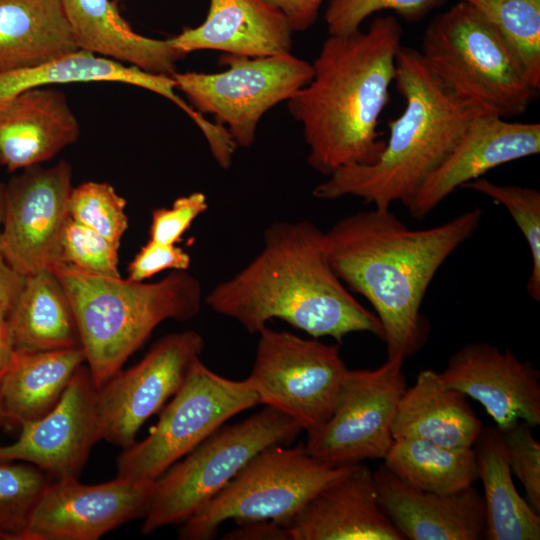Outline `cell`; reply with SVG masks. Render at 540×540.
Wrapping results in <instances>:
<instances>
[{"label": "cell", "mask_w": 540, "mask_h": 540, "mask_svg": "<svg viewBox=\"0 0 540 540\" xmlns=\"http://www.w3.org/2000/svg\"><path fill=\"white\" fill-rule=\"evenodd\" d=\"M470 209L434 227L411 229L389 208L350 214L324 232L327 259L352 291L372 305L387 357L404 361L425 344L429 325L421 305L444 262L481 225Z\"/></svg>", "instance_id": "6da1fadb"}, {"label": "cell", "mask_w": 540, "mask_h": 540, "mask_svg": "<svg viewBox=\"0 0 540 540\" xmlns=\"http://www.w3.org/2000/svg\"><path fill=\"white\" fill-rule=\"evenodd\" d=\"M205 302L251 334L276 318L313 338L329 336L338 344L353 332L383 338L377 316L332 269L324 231L309 221L272 223L264 231L262 250L236 275L216 285Z\"/></svg>", "instance_id": "7a4b0ae2"}, {"label": "cell", "mask_w": 540, "mask_h": 540, "mask_svg": "<svg viewBox=\"0 0 540 540\" xmlns=\"http://www.w3.org/2000/svg\"><path fill=\"white\" fill-rule=\"evenodd\" d=\"M402 27L396 16L375 18L367 31L329 35L312 63L313 77L287 105L302 125L307 162L322 175L371 165L385 148L377 127L395 78Z\"/></svg>", "instance_id": "3957f363"}, {"label": "cell", "mask_w": 540, "mask_h": 540, "mask_svg": "<svg viewBox=\"0 0 540 540\" xmlns=\"http://www.w3.org/2000/svg\"><path fill=\"white\" fill-rule=\"evenodd\" d=\"M394 82L405 108L389 121V138L377 161L337 169L313 189L314 197L353 196L375 207L389 208L394 202L407 207L477 115L413 48H399Z\"/></svg>", "instance_id": "277c9868"}, {"label": "cell", "mask_w": 540, "mask_h": 540, "mask_svg": "<svg viewBox=\"0 0 540 540\" xmlns=\"http://www.w3.org/2000/svg\"><path fill=\"white\" fill-rule=\"evenodd\" d=\"M50 270L73 308L96 388L122 369L160 323L191 320L201 309L202 287L187 270H172L153 283L94 274L67 264Z\"/></svg>", "instance_id": "5b68a950"}, {"label": "cell", "mask_w": 540, "mask_h": 540, "mask_svg": "<svg viewBox=\"0 0 540 540\" xmlns=\"http://www.w3.org/2000/svg\"><path fill=\"white\" fill-rule=\"evenodd\" d=\"M420 53L435 76L477 115H521L536 97L499 33L464 0L432 19Z\"/></svg>", "instance_id": "8992f818"}, {"label": "cell", "mask_w": 540, "mask_h": 540, "mask_svg": "<svg viewBox=\"0 0 540 540\" xmlns=\"http://www.w3.org/2000/svg\"><path fill=\"white\" fill-rule=\"evenodd\" d=\"M302 427L266 406L233 425L221 426L154 481L141 532L182 524L212 500L260 451L290 444Z\"/></svg>", "instance_id": "52a82bcc"}, {"label": "cell", "mask_w": 540, "mask_h": 540, "mask_svg": "<svg viewBox=\"0 0 540 540\" xmlns=\"http://www.w3.org/2000/svg\"><path fill=\"white\" fill-rule=\"evenodd\" d=\"M353 465L332 466L304 445L276 444L256 454L202 509L182 523V540H209L227 520H270L283 526L317 492Z\"/></svg>", "instance_id": "ba28073f"}, {"label": "cell", "mask_w": 540, "mask_h": 540, "mask_svg": "<svg viewBox=\"0 0 540 540\" xmlns=\"http://www.w3.org/2000/svg\"><path fill=\"white\" fill-rule=\"evenodd\" d=\"M258 404L248 378H225L197 358L148 436L119 454L116 476L154 482L230 418Z\"/></svg>", "instance_id": "9c48e42d"}, {"label": "cell", "mask_w": 540, "mask_h": 540, "mask_svg": "<svg viewBox=\"0 0 540 540\" xmlns=\"http://www.w3.org/2000/svg\"><path fill=\"white\" fill-rule=\"evenodd\" d=\"M218 73L175 72L176 90L201 114L215 117L237 146L250 147L262 116L289 100L313 77V66L291 52L263 57L224 53Z\"/></svg>", "instance_id": "30bf717a"}, {"label": "cell", "mask_w": 540, "mask_h": 540, "mask_svg": "<svg viewBox=\"0 0 540 540\" xmlns=\"http://www.w3.org/2000/svg\"><path fill=\"white\" fill-rule=\"evenodd\" d=\"M259 335L248 377L259 404L288 415L307 432L325 423L339 403L349 371L339 344L267 326Z\"/></svg>", "instance_id": "8fae6325"}, {"label": "cell", "mask_w": 540, "mask_h": 540, "mask_svg": "<svg viewBox=\"0 0 540 540\" xmlns=\"http://www.w3.org/2000/svg\"><path fill=\"white\" fill-rule=\"evenodd\" d=\"M403 363L399 357H387L373 370L349 369L335 411L307 432L308 453L332 466L384 459L394 440L398 401L407 388Z\"/></svg>", "instance_id": "7c38bea8"}, {"label": "cell", "mask_w": 540, "mask_h": 540, "mask_svg": "<svg viewBox=\"0 0 540 540\" xmlns=\"http://www.w3.org/2000/svg\"><path fill=\"white\" fill-rule=\"evenodd\" d=\"M204 348L205 341L196 331L168 334L140 362L120 369L96 388L101 440L123 449L131 446L145 421L180 389Z\"/></svg>", "instance_id": "4fadbf2b"}, {"label": "cell", "mask_w": 540, "mask_h": 540, "mask_svg": "<svg viewBox=\"0 0 540 540\" xmlns=\"http://www.w3.org/2000/svg\"><path fill=\"white\" fill-rule=\"evenodd\" d=\"M72 188V167L66 160L23 169L5 184L2 248L21 276L59 263Z\"/></svg>", "instance_id": "5bb4252c"}, {"label": "cell", "mask_w": 540, "mask_h": 540, "mask_svg": "<svg viewBox=\"0 0 540 540\" xmlns=\"http://www.w3.org/2000/svg\"><path fill=\"white\" fill-rule=\"evenodd\" d=\"M154 482L116 476L95 485L53 480L32 510L19 540H97L147 514Z\"/></svg>", "instance_id": "9a60e30c"}, {"label": "cell", "mask_w": 540, "mask_h": 540, "mask_svg": "<svg viewBox=\"0 0 540 540\" xmlns=\"http://www.w3.org/2000/svg\"><path fill=\"white\" fill-rule=\"evenodd\" d=\"M20 427L16 441L0 446V461L33 464L54 480L78 479L92 447L101 440L96 387L88 366L77 369L51 411Z\"/></svg>", "instance_id": "2e32d148"}, {"label": "cell", "mask_w": 540, "mask_h": 540, "mask_svg": "<svg viewBox=\"0 0 540 540\" xmlns=\"http://www.w3.org/2000/svg\"><path fill=\"white\" fill-rule=\"evenodd\" d=\"M440 374L447 385L481 403L501 431L520 420L540 425V372L511 350L467 343Z\"/></svg>", "instance_id": "e0dca14e"}, {"label": "cell", "mask_w": 540, "mask_h": 540, "mask_svg": "<svg viewBox=\"0 0 540 540\" xmlns=\"http://www.w3.org/2000/svg\"><path fill=\"white\" fill-rule=\"evenodd\" d=\"M540 152V124L476 115L442 164L406 207L422 220L463 184L503 164Z\"/></svg>", "instance_id": "ac0fdd59"}, {"label": "cell", "mask_w": 540, "mask_h": 540, "mask_svg": "<svg viewBox=\"0 0 540 540\" xmlns=\"http://www.w3.org/2000/svg\"><path fill=\"white\" fill-rule=\"evenodd\" d=\"M283 527L290 540H405L379 505L373 471L361 463L317 492Z\"/></svg>", "instance_id": "d6986e66"}, {"label": "cell", "mask_w": 540, "mask_h": 540, "mask_svg": "<svg viewBox=\"0 0 540 540\" xmlns=\"http://www.w3.org/2000/svg\"><path fill=\"white\" fill-rule=\"evenodd\" d=\"M373 475L379 505L405 539H485L484 499L473 485L441 494L408 485L385 465Z\"/></svg>", "instance_id": "ffe728a7"}, {"label": "cell", "mask_w": 540, "mask_h": 540, "mask_svg": "<svg viewBox=\"0 0 540 540\" xmlns=\"http://www.w3.org/2000/svg\"><path fill=\"white\" fill-rule=\"evenodd\" d=\"M80 133V123L62 91L25 90L0 106V165L16 172L43 164L74 144Z\"/></svg>", "instance_id": "44dd1931"}, {"label": "cell", "mask_w": 540, "mask_h": 540, "mask_svg": "<svg viewBox=\"0 0 540 540\" xmlns=\"http://www.w3.org/2000/svg\"><path fill=\"white\" fill-rule=\"evenodd\" d=\"M205 20L169 38L188 55L200 50L263 57L291 52L292 33L285 16L265 0H209Z\"/></svg>", "instance_id": "7402d4cb"}, {"label": "cell", "mask_w": 540, "mask_h": 540, "mask_svg": "<svg viewBox=\"0 0 540 540\" xmlns=\"http://www.w3.org/2000/svg\"><path fill=\"white\" fill-rule=\"evenodd\" d=\"M79 50L171 77L187 55L169 38L154 39L136 33L122 18L113 0H62Z\"/></svg>", "instance_id": "603a6c76"}, {"label": "cell", "mask_w": 540, "mask_h": 540, "mask_svg": "<svg viewBox=\"0 0 540 540\" xmlns=\"http://www.w3.org/2000/svg\"><path fill=\"white\" fill-rule=\"evenodd\" d=\"M482 428L467 397L447 385L439 372L425 369L398 401L392 436L466 449L473 447Z\"/></svg>", "instance_id": "cb8c5ba5"}, {"label": "cell", "mask_w": 540, "mask_h": 540, "mask_svg": "<svg viewBox=\"0 0 540 540\" xmlns=\"http://www.w3.org/2000/svg\"><path fill=\"white\" fill-rule=\"evenodd\" d=\"M78 50L62 0H0V74Z\"/></svg>", "instance_id": "d4e9b609"}, {"label": "cell", "mask_w": 540, "mask_h": 540, "mask_svg": "<svg viewBox=\"0 0 540 540\" xmlns=\"http://www.w3.org/2000/svg\"><path fill=\"white\" fill-rule=\"evenodd\" d=\"M84 363L81 346L46 351L15 350L0 381L6 422L21 426L51 411Z\"/></svg>", "instance_id": "484cf974"}, {"label": "cell", "mask_w": 540, "mask_h": 540, "mask_svg": "<svg viewBox=\"0 0 540 540\" xmlns=\"http://www.w3.org/2000/svg\"><path fill=\"white\" fill-rule=\"evenodd\" d=\"M7 320L15 350L46 351L81 346L69 298L50 269L24 277Z\"/></svg>", "instance_id": "4316f807"}, {"label": "cell", "mask_w": 540, "mask_h": 540, "mask_svg": "<svg viewBox=\"0 0 540 540\" xmlns=\"http://www.w3.org/2000/svg\"><path fill=\"white\" fill-rule=\"evenodd\" d=\"M102 81L125 83L149 90L173 102L186 114L192 109L176 93L172 77L150 74L83 50L32 68L0 74V106L32 88Z\"/></svg>", "instance_id": "83f0119b"}, {"label": "cell", "mask_w": 540, "mask_h": 540, "mask_svg": "<svg viewBox=\"0 0 540 540\" xmlns=\"http://www.w3.org/2000/svg\"><path fill=\"white\" fill-rule=\"evenodd\" d=\"M472 448L484 488L485 539L539 540L540 513L517 492L501 430L483 426Z\"/></svg>", "instance_id": "f1b7e54d"}, {"label": "cell", "mask_w": 540, "mask_h": 540, "mask_svg": "<svg viewBox=\"0 0 540 540\" xmlns=\"http://www.w3.org/2000/svg\"><path fill=\"white\" fill-rule=\"evenodd\" d=\"M384 465L408 485L434 493L457 492L478 480L473 448H447L417 438L394 439Z\"/></svg>", "instance_id": "f546056e"}, {"label": "cell", "mask_w": 540, "mask_h": 540, "mask_svg": "<svg viewBox=\"0 0 540 540\" xmlns=\"http://www.w3.org/2000/svg\"><path fill=\"white\" fill-rule=\"evenodd\" d=\"M496 29L521 65L530 86L540 89V0H464Z\"/></svg>", "instance_id": "4dcf8cb0"}, {"label": "cell", "mask_w": 540, "mask_h": 540, "mask_svg": "<svg viewBox=\"0 0 540 540\" xmlns=\"http://www.w3.org/2000/svg\"><path fill=\"white\" fill-rule=\"evenodd\" d=\"M54 479L22 461H0V539L19 540L43 491Z\"/></svg>", "instance_id": "1f68e13d"}, {"label": "cell", "mask_w": 540, "mask_h": 540, "mask_svg": "<svg viewBox=\"0 0 540 540\" xmlns=\"http://www.w3.org/2000/svg\"><path fill=\"white\" fill-rule=\"evenodd\" d=\"M503 205L523 234L531 253L532 267L526 283L528 295L540 301V192L537 189L495 184L477 178L462 185Z\"/></svg>", "instance_id": "d6a6232c"}, {"label": "cell", "mask_w": 540, "mask_h": 540, "mask_svg": "<svg viewBox=\"0 0 540 540\" xmlns=\"http://www.w3.org/2000/svg\"><path fill=\"white\" fill-rule=\"evenodd\" d=\"M126 200L107 182H84L73 187L68 200V215L113 243L120 241L128 228Z\"/></svg>", "instance_id": "836d02e7"}, {"label": "cell", "mask_w": 540, "mask_h": 540, "mask_svg": "<svg viewBox=\"0 0 540 540\" xmlns=\"http://www.w3.org/2000/svg\"><path fill=\"white\" fill-rule=\"evenodd\" d=\"M119 246L68 217L60 238L58 264H67L94 274L120 277Z\"/></svg>", "instance_id": "e575fe53"}, {"label": "cell", "mask_w": 540, "mask_h": 540, "mask_svg": "<svg viewBox=\"0 0 540 540\" xmlns=\"http://www.w3.org/2000/svg\"><path fill=\"white\" fill-rule=\"evenodd\" d=\"M446 0H331L325 22L328 35L345 36L357 30L375 12L390 10L406 21H419Z\"/></svg>", "instance_id": "d590c367"}, {"label": "cell", "mask_w": 540, "mask_h": 540, "mask_svg": "<svg viewBox=\"0 0 540 540\" xmlns=\"http://www.w3.org/2000/svg\"><path fill=\"white\" fill-rule=\"evenodd\" d=\"M532 429L520 420L501 432L510 470L521 481L529 505L540 513V444Z\"/></svg>", "instance_id": "8d00e7d4"}, {"label": "cell", "mask_w": 540, "mask_h": 540, "mask_svg": "<svg viewBox=\"0 0 540 540\" xmlns=\"http://www.w3.org/2000/svg\"><path fill=\"white\" fill-rule=\"evenodd\" d=\"M207 209V198L202 192L178 197L171 207L152 211L149 239L162 244H176L193 221Z\"/></svg>", "instance_id": "74e56055"}, {"label": "cell", "mask_w": 540, "mask_h": 540, "mask_svg": "<svg viewBox=\"0 0 540 540\" xmlns=\"http://www.w3.org/2000/svg\"><path fill=\"white\" fill-rule=\"evenodd\" d=\"M190 255L176 244L148 240L128 265V279L144 282L164 270H188Z\"/></svg>", "instance_id": "f35d334b"}, {"label": "cell", "mask_w": 540, "mask_h": 540, "mask_svg": "<svg viewBox=\"0 0 540 540\" xmlns=\"http://www.w3.org/2000/svg\"><path fill=\"white\" fill-rule=\"evenodd\" d=\"M286 18L293 32L309 29L317 20L324 0H265Z\"/></svg>", "instance_id": "ab89813d"}, {"label": "cell", "mask_w": 540, "mask_h": 540, "mask_svg": "<svg viewBox=\"0 0 540 540\" xmlns=\"http://www.w3.org/2000/svg\"><path fill=\"white\" fill-rule=\"evenodd\" d=\"M5 184L0 182V305L7 311L11 308L24 282V277L18 274L7 262L2 248V223L4 213Z\"/></svg>", "instance_id": "60d3db41"}, {"label": "cell", "mask_w": 540, "mask_h": 540, "mask_svg": "<svg viewBox=\"0 0 540 540\" xmlns=\"http://www.w3.org/2000/svg\"><path fill=\"white\" fill-rule=\"evenodd\" d=\"M239 527L229 531L223 539L229 540H290L287 529L274 521L263 520L239 523Z\"/></svg>", "instance_id": "b9f144b4"}, {"label": "cell", "mask_w": 540, "mask_h": 540, "mask_svg": "<svg viewBox=\"0 0 540 540\" xmlns=\"http://www.w3.org/2000/svg\"><path fill=\"white\" fill-rule=\"evenodd\" d=\"M7 314V309L0 305V373L7 369L15 351Z\"/></svg>", "instance_id": "7bdbcfd3"}, {"label": "cell", "mask_w": 540, "mask_h": 540, "mask_svg": "<svg viewBox=\"0 0 540 540\" xmlns=\"http://www.w3.org/2000/svg\"><path fill=\"white\" fill-rule=\"evenodd\" d=\"M2 374L3 373H0V381H1ZM5 422H6V418H5V414H4V410L2 406L1 393H0V428L2 425H4Z\"/></svg>", "instance_id": "ee69618b"}, {"label": "cell", "mask_w": 540, "mask_h": 540, "mask_svg": "<svg viewBox=\"0 0 540 540\" xmlns=\"http://www.w3.org/2000/svg\"><path fill=\"white\" fill-rule=\"evenodd\" d=\"M115 3H119V2H122V1H125V0H113Z\"/></svg>", "instance_id": "f6af8a7d"}]
</instances>
